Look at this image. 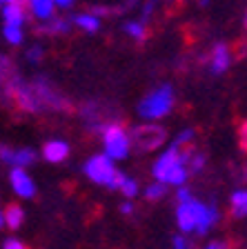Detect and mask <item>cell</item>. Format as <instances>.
Listing matches in <instances>:
<instances>
[{"instance_id":"obj_23","label":"cell","mask_w":247,"mask_h":249,"mask_svg":"<svg viewBox=\"0 0 247 249\" xmlns=\"http://www.w3.org/2000/svg\"><path fill=\"white\" fill-rule=\"evenodd\" d=\"M187 165L191 167V171H201L203 167H205V156H201V154L191 156L190 160H187Z\"/></svg>"},{"instance_id":"obj_31","label":"cell","mask_w":247,"mask_h":249,"mask_svg":"<svg viewBox=\"0 0 247 249\" xmlns=\"http://www.w3.org/2000/svg\"><path fill=\"white\" fill-rule=\"evenodd\" d=\"M5 5H22V0H0V7Z\"/></svg>"},{"instance_id":"obj_15","label":"cell","mask_w":247,"mask_h":249,"mask_svg":"<svg viewBox=\"0 0 247 249\" xmlns=\"http://www.w3.org/2000/svg\"><path fill=\"white\" fill-rule=\"evenodd\" d=\"M74 22H76V27H80L82 31H87V34H96L98 29H100V18L94 14H78L76 18H74Z\"/></svg>"},{"instance_id":"obj_7","label":"cell","mask_w":247,"mask_h":249,"mask_svg":"<svg viewBox=\"0 0 247 249\" xmlns=\"http://www.w3.org/2000/svg\"><path fill=\"white\" fill-rule=\"evenodd\" d=\"M0 158L2 162H9L14 167H29L31 162L36 160V151L29 149V147H22V149H9V147H0Z\"/></svg>"},{"instance_id":"obj_28","label":"cell","mask_w":247,"mask_h":249,"mask_svg":"<svg viewBox=\"0 0 247 249\" xmlns=\"http://www.w3.org/2000/svg\"><path fill=\"white\" fill-rule=\"evenodd\" d=\"M203 249H227V243H223V240H214V243H207Z\"/></svg>"},{"instance_id":"obj_8","label":"cell","mask_w":247,"mask_h":249,"mask_svg":"<svg viewBox=\"0 0 247 249\" xmlns=\"http://www.w3.org/2000/svg\"><path fill=\"white\" fill-rule=\"evenodd\" d=\"M163 136H165L163 129L152 127V124H145V129H143V127H140V129H136L134 138H132V145H136L140 151H143V149H154L160 140H163Z\"/></svg>"},{"instance_id":"obj_18","label":"cell","mask_w":247,"mask_h":249,"mask_svg":"<svg viewBox=\"0 0 247 249\" xmlns=\"http://www.w3.org/2000/svg\"><path fill=\"white\" fill-rule=\"evenodd\" d=\"M2 36H5V40L9 45H20L25 40V31L18 25H2Z\"/></svg>"},{"instance_id":"obj_3","label":"cell","mask_w":247,"mask_h":249,"mask_svg":"<svg viewBox=\"0 0 247 249\" xmlns=\"http://www.w3.org/2000/svg\"><path fill=\"white\" fill-rule=\"evenodd\" d=\"M103 145L109 160H123L132 149V138L120 124H107L103 127Z\"/></svg>"},{"instance_id":"obj_14","label":"cell","mask_w":247,"mask_h":249,"mask_svg":"<svg viewBox=\"0 0 247 249\" xmlns=\"http://www.w3.org/2000/svg\"><path fill=\"white\" fill-rule=\"evenodd\" d=\"M2 18H5V25H25V7L22 5H5L2 7Z\"/></svg>"},{"instance_id":"obj_30","label":"cell","mask_w":247,"mask_h":249,"mask_svg":"<svg viewBox=\"0 0 247 249\" xmlns=\"http://www.w3.org/2000/svg\"><path fill=\"white\" fill-rule=\"evenodd\" d=\"M134 212V205H132V202H123V205H120V213H125V216H129V213Z\"/></svg>"},{"instance_id":"obj_33","label":"cell","mask_w":247,"mask_h":249,"mask_svg":"<svg viewBox=\"0 0 247 249\" xmlns=\"http://www.w3.org/2000/svg\"><path fill=\"white\" fill-rule=\"evenodd\" d=\"M5 227V209L0 207V229Z\"/></svg>"},{"instance_id":"obj_19","label":"cell","mask_w":247,"mask_h":249,"mask_svg":"<svg viewBox=\"0 0 247 249\" xmlns=\"http://www.w3.org/2000/svg\"><path fill=\"white\" fill-rule=\"evenodd\" d=\"M125 34H129V36L136 38V40H145V36H147L143 22H134V20L125 25Z\"/></svg>"},{"instance_id":"obj_34","label":"cell","mask_w":247,"mask_h":249,"mask_svg":"<svg viewBox=\"0 0 247 249\" xmlns=\"http://www.w3.org/2000/svg\"><path fill=\"white\" fill-rule=\"evenodd\" d=\"M245 29H247V14H245Z\"/></svg>"},{"instance_id":"obj_24","label":"cell","mask_w":247,"mask_h":249,"mask_svg":"<svg viewBox=\"0 0 247 249\" xmlns=\"http://www.w3.org/2000/svg\"><path fill=\"white\" fill-rule=\"evenodd\" d=\"M42 58V49L40 47H29V52H27V60L29 62H38Z\"/></svg>"},{"instance_id":"obj_1","label":"cell","mask_w":247,"mask_h":249,"mask_svg":"<svg viewBox=\"0 0 247 249\" xmlns=\"http://www.w3.org/2000/svg\"><path fill=\"white\" fill-rule=\"evenodd\" d=\"M85 176L89 178L96 185L109 187V189H120L123 180L127 178V174L118 171L114 167V160H109L105 154L92 156L87 162H85Z\"/></svg>"},{"instance_id":"obj_2","label":"cell","mask_w":247,"mask_h":249,"mask_svg":"<svg viewBox=\"0 0 247 249\" xmlns=\"http://www.w3.org/2000/svg\"><path fill=\"white\" fill-rule=\"evenodd\" d=\"M171 107H174V89L170 85H163L140 100L138 114L145 120H160L163 116L170 114Z\"/></svg>"},{"instance_id":"obj_11","label":"cell","mask_w":247,"mask_h":249,"mask_svg":"<svg viewBox=\"0 0 247 249\" xmlns=\"http://www.w3.org/2000/svg\"><path fill=\"white\" fill-rule=\"evenodd\" d=\"M232 65V53H229V47L227 45H216L214 52H211V71L214 73H223L229 69Z\"/></svg>"},{"instance_id":"obj_22","label":"cell","mask_w":247,"mask_h":249,"mask_svg":"<svg viewBox=\"0 0 247 249\" xmlns=\"http://www.w3.org/2000/svg\"><path fill=\"white\" fill-rule=\"evenodd\" d=\"M191 138H194V129H183L178 136H176L174 145L180 147V145H187V142H191Z\"/></svg>"},{"instance_id":"obj_5","label":"cell","mask_w":247,"mask_h":249,"mask_svg":"<svg viewBox=\"0 0 247 249\" xmlns=\"http://www.w3.org/2000/svg\"><path fill=\"white\" fill-rule=\"evenodd\" d=\"M187 160H190V154L180 151V147H176V145H170L167 149L163 151V154H160L158 160L154 162V167H152V174H154V178L158 180L160 174H165V171L170 169V167L178 165V162H185V165H187Z\"/></svg>"},{"instance_id":"obj_16","label":"cell","mask_w":247,"mask_h":249,"mask_svg":"<svg viewBox=\"0 0 247 249\" xmlns=\"http://www.w3.org/2000/svg\"><path fill=\"white\" fill-rule=\"evenodd\" d=\"M229 205H232V213H234V216H236V218H245L247 216V189H236V192L232 194Z\"/></svg>"},{"instance_id":"obj_9","label":"cell","mask_w":247,"mask_h":249,"mask_svg":"<svg viewBox=\"0 0 247 249\" xmlns=\"http://www.w3.org/2000/svg\"><path fill=\"white\" fill-rule=\"evenodd\" d=\"M218 207L216 205H207V202H201V207H198V220H196V231L198 233H207L214 225L218 223Z\"/></svg>"},{"instance_id":"obj_20","label":"cell","mask_w":247,"mask_h":249,"mask_svg":"<svg viewBox=\"0 0 247 249\" xmlns=\"http://www.w3.org/2000/svg\"><path fill=\"white\" fill-rule=\"evenodd\" d=\"M165 194H167V187L160 185V182H154V185L145 187V198H147V200H160Z\"/></svg>"},{"instance_id":"obj_25","label":"cell","mask_w":247,"mask_h":249,"mask_svg":"<svg viewBox=\"0 0 247 249\" xmlns=\"http://www.w3.org/2000/svg\"><path fill=\"white\" fill-rule=\"evenodd\" d=\"M191 192L187 189V187H178V192H176V200L178 202H187V200H191Z\"/></svg>"},{"instance_id":"obj_13","label":"cell","mask_w":247,"mask_h":249,"mask_svg":"<svg viewBox=\"0 0 247 249\" xmlns=\"http://www.w3.org/2000/svg\"><path fill=\"white\" fill-rule=\"evenodd\" d=\"M22 223H25V209H22L20 205H16V202L7 205L5 207V227L18 229Z\"/></svg>"},{"instance_id":"obj_10","label":"cell","mask_w":247,"mask_h":249,"mask_svg":"<svg viewBox=\"0 0 247 249\" xmlns=\"http://www.w3.org/2000/svg\"><path fill=\"white\" fill-rule=\"evenodd\" d=\"M42 156H45L47 162H62L69 156V145L60 138H54V140H49V142H45Z\"/></svg>"},{"instance_id":"obj_4","label":"cell","mask_w":247,"mask_h":249,"mask_svg":"<svg viewBox=\"0 0 247 249\" xmlns=\"http://www.w3.org/2000/svg\"><path fill=\"white\" fill-rule=\"evenodd\" d=\"M198 207H201V200H196V198H191V200H187V202H178V209H176V225H178L180 233L196 231Z\"/></svg>"},{"instance_id":"obj_27","label":"cell","mask_w":247,"mask_h":249,"mask_svg":"<svg viewBox=\"0 0 247 249\" xmlns=\"http://www.w3.org/2000/svg\"><path fill=\"white\" fill-rule=\"evenodd\" d=\"M171 249H190L185 236H176V238H174V247H171Z\"/></svg>"},{"instance_id":"obj_6","label":"cell","mask_w":247,"mask_h":249,"mask_svg":"<svg viewBox=\"0 0 247 249\" xmlns=\"http://www.w3.org/2000/svg\"><path fill=\"white\" fill-rule=\"evenodd\" d=\"M9 185H11V189H14L16 196L25 198V200L34 198V194H36V185H34L31 176L27 174L25 169H20V167H11V171H9Z\"/></svg>"},{"instance_id":"obj_21","label":"cell","mask_w":247,"mask_h":249,"mask_svg":"<svg viewBox=\"0 0 247 249\" xmlns=\"http://www.w3.org/2000/svg\"><path fill=\"white\" fill-rule=\"evenodd\" d=\"M120 192L125 194L127 198H134V196H138V182L134 180V178H125L123 180V185H120Z\"/></svg>"},{"instance_id":"obj_12","label":"cell","mask_w":247,"mask_h":249,"mask_svg":"<svg viewBox=\"0 0 247 249\" xmlns=\"http://www.w3.org/2000/svg\"><path fill=\"white\" fill-rule=\"evenodd\" d=\"M27 7H29L31 16L36 18V20H52L54 18V11H56V5H54V0H27Z\"/></svg>"},{"instance_id":"obj_26","label":"cell","mask_w":247,"mask_h":249,"mask_svg":"<svg viewBox=\"0 0 247 249\" xmlns=\"http://www.w3.org/2000/svg\"><path fill=\"white\" fill-rule=\"evenodd\" d=\"M2 247L5 249H27V245L22 243V240H18V238H7Z\"/></svg>"},{"instance_id":"obj_29","label":"cell","mask_w":247,"mask_h":249,"mask_svg":"<svg viewBox=\"0 0 247 249\" xmlns=\"http://www.w3.org/2000/svg\"><path fill=\"white\" fill-rule=\"evenodd\" d=\"M54 5L60 7V9H69L74 5V0H54Z\"/></svg>"},{"instance_id":"obj_17","label":"cell","mask_w":247,"mask_h":249,"mask_svg":"<svg viewBox=\"0 0 247 249\" xmlns=\"http://www.w3.org/2000/svg\"><path fill=\"white\" fill-rule=\"evenodd\" d=\"M69 27H72V22H69V20L54 16L52 20H47L45 25L40 27V31H42V34H67Z\"/></svg>"},{"instance_id":"obj_32","label":"cell","mask_w":247,"mask_h":249,"mask_svg":"<svg viewBox=\"0 0 247 249\" xmlns=\"http://www.w3.org/2000/svg\"><path fill=\"white\" fill-rule=\"evenodd\" d=\"M152 11H154V2H147V5L143 7V14H145V16H150Z\"/></svg>"}]
</instances>
